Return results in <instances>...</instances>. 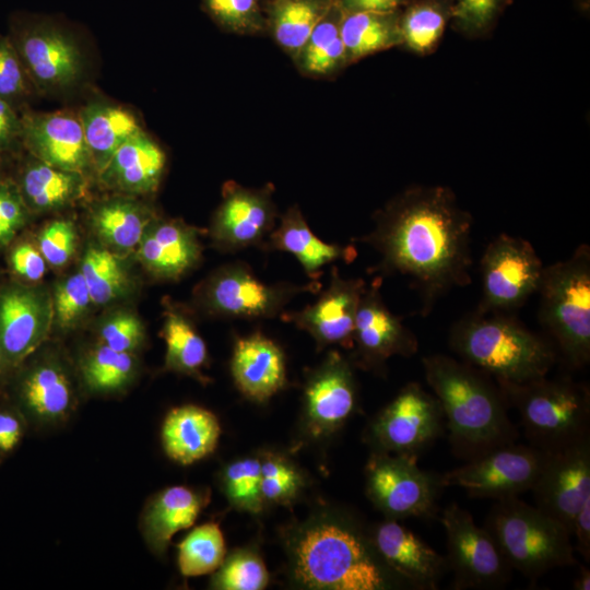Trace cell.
<instances>
[{"mask_svg":"<svg viewBox=\"0 0 590 590\" xmlns=\"http://www.w3.org/2000/svg\"><path fill=\"white\" fill-rule=\"evenodd\" d=\"M21 123V139L35 158L81 174L93 166L79 116L68 111L25 114Z\"/></svg>","mask_w":590,"mask_h":590,"instance_id":"19","label":"cell"},{"mask_svg":"<svg viewBox=\"0 0 590 590\" xmlns=\"http://www.w3.org/2000/svg\"><path fill=\"white\" fill-rule=\"evenodd\" d=\"M213 578V587L223 590H261L269 574L261 558L249 551H238L224 559Z\"/></svg>","mask_w":590,"mask_h":590,"instance_id":"41","label":"cell"},{"mask_svg":"<svg viewBox=\"0 0 590 590\" xmlns=\"http://www.w3.org/2000/svg\"><path fill=\"white\" fill-rule=\"evenodd\" d=\"M508 0H450L453 25L469 35H480L491 28Z\"/></svg>","mask_w":590,"mask_h":590,"instance_id":"44","label":"cell"},{"mask_svg":"<svg viewBox=\"0 0 590 590\" xmlns=\"http://www.w3.org/2000/svg\"><path fill=\"white\" fill-rule=\"evenodd\" d=\"M381 279L366 286L356 311L352 346L355 361L366 369L382 368L394 355L410 357L417 352L414 333L385 304L379 287Z\"/></svg>","mask_w":590,"mask_h":590,"instance_id":"16","label":"cell"},{"mask_svg":"<svg viewBox=\"0 0 590 590\" xmlns=\"http://www.w3.org/2000/svg\"><path fill=\"white\" fill-rule=\"evenodd\" d=\"M162 337L166 344L165 368L200 377L208 361V349L185 311L174 307L166 309Z\"/></svg>","mask_w":590,"mask_h":590,"instance_id":"34","label":"cell"},{"mask_svg":"<svg viewBox=\"0 0 590 590\" xmlns=\"http://www.w3.org/2000/svg\"><path fill=\"white\" fill-rule=\"evenodd\" d=\"M17 186L28 211L46 212L81 198L86 184L81 173L61 169L35 158L25 166Z\"/></svg>","mask_w":590,"mask_h":590,"instance_id":"31","label":"cell"},{"mask_svg":"<svg viewBox=\"0 0 590 590\" xmlns=\"http://www.w3.org/2000/svg\"><path fill=\"white\" fill-rule=\"evenodd\" d=\"M422 363L456 456L469 461L516 442L518 432L508 417V403L492 376L441 354L425 356Z\"/></svg>","mask_w":590,"mask_h":590,"instance_id":"2","label":"cell"},{"mask_svg":"<svg viewBox=\"0 0 590 590\" xmlns=\"http://www.w3.org/2000/svg\"><path fill=\"white\" fill-rule=\"evenodd\" d=\"M206 498L184 485L169 486L154 495L141 516L142 534L150 548L164 553L177 532L196 522Z\"/></svg>","mask_w":590,"mask_h":590,"instance_id":"26","label":"cell"},{"mask_svg":"<svg viewBox=\"0 0 590 590\" xmlns=\"http://www.w3.org/2000/svg\"><path fill=\"white\" fill-rule=\"evenodd\" d=\"M23 435L20 418L11 412L0 411V452L5 453L15 448Z\"/></svg>","mask_w":590,"mask_h":590,"instance_id":"54","label":"cell"},{"mask_svg":"<svg viewBox=\"0 0 590 590\" xmlns=\"http://www.w3.org/2000/svg\"><path fill=\"white\" fill-rule=\"evenodd\" d=\"M405 0H342V5L346 12L373 11L390 12Z\"/></svg>","mask_w":590,"mask_h":590,"instance_id":"56","label":"cell"},{"mask_svg":"<svg viewBox=\"0 0 590 590\" xmlns=\"http://www.w3.org/2000/svg\"><path fill=\"white\" fill-rule=\"evenodd\" d=\"M261 492L266 502L288 504L303 485L300 473L284 457L266 453L260 460Z\"/></svg>","mask_w":590,"mask_h":590,"instance_id":"42","label":"cell"},{"mask_svg":"<svg viewBox=\"0 0 590 590\" xmlns=\"http://www.w3.org/2000/svg\"><path fill=\"white\" fill-rule=\"evenodd\" d=\"M317 280L305 284L261 281L244 262L224 264L213 271L197 288L196 303L206 314L223 318L270 319L284 312L297 295L316 293Z\"/></svg>","mask_w":590,"mask_h":590,"instance_id":"8","label":"cell"},{"mask_svg":"<svg viewBox=\"0 0 590 590\" xmlns=\"http://www.w3.org/2000/svg\"><path fill=\"white\" fill-rule=\"evenodd\" d=\"M231 371L236 387L245 397L263 402L285 385V356L273 340L256 332L236 340Z\"/></svg>","mask_w":590,"mask_h":590,"instance_id":"24","label":"cell"},{"mask_svg":"<svg viewBox=\"0 0 590 590\" xmlns=\"http://www.w3.org/2000/svg\"><path fill=\"white\" fill-rule=\"evenodd\" d=\"M3 364H4V363H3V361H2L1 357H0V371H1V369H2Z\"/></svg>","mask_w":590,"mask_h":590,"instance_id":"58","label":"cell"},{"mask_svg":"<svg viewBox=\"0 0 590 590\" xmlns=\"http://www.w3.org/2000/svg\"><path fill=\"white\" fill-rule=\"evenodd\" d=\"M274 228V211L267 196L234 187L227 189L213 219L211 238L224 252L262 247Z\"/></svg>","mask_w":590,"mask_h":590,"instance_id":"21","label":"cell"},{"mask_svg":"<svg viewBox=\"0 0 590 590\" xmlns=\"http://www.w3.org/2000/svg\"><path fill=\"white\" fill-rule=\"evenodd\" d=\"M440 521L456 589H498L509 581L512 569L493 536L474 522L469 511L451 503L442 510Z\"/></svg>","mask_w":590,"mask_h":590,"instance_id":"12","label":"cell"},{"mask_svg":"<svg viewBox=\"0 0 590 590\" xmlns=\"http://www.w3.org/2000/svg\"><path fill=\"white\" fill-rule=\"evenodd\" d=\"M451 349L496 381L520 384L547 375L554 349L506 312L476 310L450 331Z\"/></svg>","mask_w":590,"mask_h":590,"instance_id":"3","label":"cell"},{"mask_svg":"<svg viewBox=\"0 0 590 590\" xmlns=\"http://www.w3.org/2000/svg\"><path fill=\"white\" fill-rule=\"evenodd\" d=\"M82 377L94 392H111L126 387L135 373L133 354L98 344L83 359Z\"/></svg>","mask_w":590,"mask_h":590,"instance_id":"38","label":"cell"},{"mask_svg":"<svg viewBox=\"0 0 590 590\" xmlns=\"http://www.w3.org/2000/svg\"><path fill=\"white\" fill-rule=\"evenodd\" d=\"M142 266L155 278L177 280L202 256L198 229L179 220L153 219L137 247Z\"/></svg>","mask_w":590,"mask_h":590,"instance_id":"22","label":"cell"},{"mask_svg":"<svg viewBox=\"0 0 590 590\" xmlns=\"http://www.w3.org/2000/svg\"><path fill=\"white\" fill-rule=\"evenodd\" d=\"M338 36H340V27L335 23L320 22L304 46L305 67L308 69Z\"/></svg>","mask_w":590,"mask_h":590,"instance_id":"51","label":"cell"},{"mask_svg":"<svg viewBox=\"0 0 590 590\" xmlns=\"http://www.w3.org/2000/svg\"><path fill=\"white\" fill-rule=\"evenodd\" d=\"M295 579L309 589L379 590L385 574L364 539L334 520L304 528L291 547Z\"/></svg>","mask_w":590,"mask_h":590,"instance_id":"4","label":"cell"},{"mask_svg":"<svg viewBox=\"0 0 590 590\" xmlns=\"http://www.w3.org/2000/svg\"><path fill=\"white\" fill-rule=\"evenodd\" d=\"M54 322L52 300L39 290L12 287L0 294V357L17 363L47 338Z\"/></svg>","mask_w":590,"mask_h":590,"instance_id":"18","label":"cell"},{"mask_svg":"<svg viewBox=\"0 0 590 590\" xmlns=\"http://www.w3.org/2000/svg\"><path fill=\"white\" fill-rule=\"evenodd\" d=\"M484 528L509 567L532 581L554 568L577 564L569 531L517 496L497 500Z\"/></svg>","mask_w":590,"mask_h":590,"instance_id":"6","label":"cell"},{"mask_svg":"<svg viewBox=\"0 0 590 590\" xmlns=\"http://www.w3.org/2000/svg\"><path fill=\"white\" fill-rule=\"evenodd\" d=\"M531 491L535 506L570 533L577 511L590 497V439L566 449L545 452Z\"/></svg>","mask_w":590,"mask_h":590,"instance_id":"15","label":"cell"},{"mask_svg":"<svg viewBox=\"0 0 590 590\" xmlns=\"http://www.w3.org/2000/svg\"><path fill=\"white\" fill-rule=\"evenodd\" d=\"M543 269L528 240L500 234L481 259L482 300L477 309L508 312L519 308L536 293Z\"/></svg>","mask_w":590,"mask_h":590,"instance_id":"11","label":"cell"},{"mask_svg":"<svg viewBox=\"0 0 590 590\" xmlns=\"http://www.w3.org/2000/svg\"><path fill=\"white\" fill-rule=\"evenodd\" d=\"M324 15L317 0H279L274 8V33L290 49L304 47Z\"/></svg>","mask_w":590,"mask_h":590,"instance_id":"39","label":"cell"},{"mask_svg":"<svg viewBox=\"0 0 590 590\" xmlns=\"http://www.w3.org/2000/svg\"><path fill=\"white\" fill-rule=\"evenodd\" d=\"M472 216L441 186L408 189L385 208L368 234L356 238L380 256L374 269L410 281L427 316L455 287L471 283Z\"/></svg>","mask_w":590,"mask_h":590,"instance_id":"1","label":"cell"},{"mask_svg":"<svg viewBox=\"0 0 590 590\" xmlns=\"http://www.w3.org/2000/svg\"><path fill=\"white\" fill-rule=\"evenodd\" d=\"M79 118L93 167L98 173L127 140L142 131L132 113L106 103L88 104L81 110Z\"/></svg>","mask_w":590,"mask_h":590,"instance_id":"29","label":"cell"},{"mask_svg":"<svg viewBox=\"0 0 590 590\" xmlns=\"http://www.w3.org/2000/svg\"><path fill=\"white\" fill-rule=\"evenodd\" d=\"M449 19V3L418 0L400 16L402 43L418 54L429 52L440 40Z\"/></svg>","mask_w":590,"mask_h":590,"instance_id":"36","label":"cell"},{"mask_svg":"<svg viewBox=\"0 0 590 590\" xmlns=\"http://www.w3.org/2000/svg\"><path fill=\"white\" fill-rule=\"evenodd\" d=\"M225 540L216 523H204L188 533L178 545V567L185 577L216 570L224 560Z\"/></svg>","mask_w":590,"mask_h":590,"instance_id":"37","label":"cell"},{"mask_svg":"<svg viewBox=\"0 0 590 590\" xmlns=\"http://www.w3.org/2000/svg\"><path fill=\"white\" fill-rule=\"evenodd\" d=\"M99 339L115 351L133 354L144 341V327L137 315L119 310L101 324Z\"/></svg>","mask_w":590,"mask_h":590,"instance_id":"45","label":"cell"},{"mask_svg":"<svg viewBox=\"0 0 590 590\" xmlns=\"http://www.w3.org/2000/svg\"><path fill=\"white\" fill-rule=\"evenodd\" d=\"M210 13L232 28H244L251 24L256 12V0H205Z\"/></svg>","mask_w":590,"mask_h":590,"instance_id":"49","label":"cell"},{"mask_svg":"<svg viewBox=\"0 0 590 590\" xmlns=\"http://www.w3.org/2000/svg\"><path fill=\"white\" fill-rule=\"evenodd\" d=\"M221 435L217 417L209 410L187 404L168 412L162 425V444L166 455L187 465L209 456Z\"/></svg>","mask_w":590,"mask_h":590,"instance_id":"27","label":"cell"},{"mask_svg":"<svg viewBox=\"0 0 590 590\" xmlns=\"http://www.w3.org/2000/svg\"><path fill=\"white\" fill-rule=\"evenodd\" d=\"M80 272L96 305L118 299L130 286L129 275L119 256L105 247L90 246L82 259Z\"/></svg>","mask_w":590,"mask_h":590,"instance_id":"35","label":"cell"},{"mask_svg":"<svg viewBox=\"0 0 590 590\" xmlns=\"http://www.w3.org/2000/svg\"><path fill=\"white\" fill-rule=\"evenodd\" d=\"M416 455L376 451L366 465V491L374 505L388 519L429 517L438 492L440 475L422 470Z\"/></svg>","mask_w":590,"mask_h":590,"instance_id":"9","label":"cell"},{"mask_svg":"<svg viewBox=\"0 0 590 590\" xmlns=\"http://www.w3.org/2000/svg\"><path fill=\"white\" fill-rule=\"evenodd\" d=\"M346 56L344 44L338 36L331 45L315 60L308 68L309 71L316 73H326Z\"/></svg>","mask_w":590,"mask_h":590,"instance_id":"55","label":"cell"},{"mask_svg":"<svg viewBox=\"0 0 590 590\" xmlns=\"http://www.w3.org/2000/svg\"><path fill=\"white\" fill-rule=\"evenodd\" d=\"M574 589L576 590H589L590 589V571L589 569L581 567L575 581Z\"/></svg>","mask_w":590,"mask_h":590,"instance_id":"57","label":"cell"},{"mask_svg":"<svg viewBox=\"0 0 590 590\" xmlns=\"http://www.w3.org/2000/svg\"><path fill=\"white\" fill-rule=\"evenodd\" d=\"M28 78L10 37L0 36V98L11 101L27 92Z\"/></svg>","mask_w":590,"mask_h":590,"instance_id":"47","label":"cell"},{"mask_svg":"<svg viewBox=\"0 0 590 590\" xmlns=\"http://www.w3.org/2000/svg\"><path fill=\"white\" fill-rule=\"evenodd\" d=\"M28 209L19 186L0 181V246L8 244L25 224Z\"/></svg>","mask_w":590,"mask_h":590,"instance_id":"48","label":"cell"},{"mask_svg":"<svg viewBox=\"0 0 590 590\" xmlns=\"http://www.w3.org/2000/svg\"><path fill=\"white\" fill-rule=\"evenodd\" d=\"M153 219L146 206L128 198L102 201L90 215L92 229L103 247L117 255L137 248Z\"/></svg>","mask_w":590,"mask_h":590,"instance_id":"30","label":"cell"},{"mask_svg":"<svg viewBox=\"0 0 590 590\" xmlns=\"http://www.w3.org/2000/svg\"><path fill=\"white\" fill-rule=\"evenodd\" d=\"M373 545L387 566L421 589H435L446 560L396 519L375 529Z\"/></svg>","mask_w":590,"mask_h":590,"instance_id":"23","label":"cell"},{"mask_svg":"<svg viewBox=\"0 0 590 590\" xmlns=\"http://www.w3.org/2000/svg\"><path fill=\"white\" fill-rule=\"evenodd\" d=\"M262 248L293 255L310 280H317L324 266L335 260L349 262L357 255L353 246H341L319 239L295 208L282 216L280 225L273 228Z\"/></svg>","mask_w":590,"mask_h":590,"instance_id":"28","label":"cell"},{"mask_svg":"<svg viewBox=\"0 0 590 590\" xmlns=\"http://www.w3.org/2000/svg\"><path fill=\"white\" fill-rule=\"evenodd\" d=\"M346 56L361 58L402 43L400 17L396 11L347 12L340 25Z\"/></svg>","mask_w":590,"mask_h":590,"instance_id":"33","label":"cell"},{"mask_svg":"<svg viewBox=\"0 0 590 590\" xmlns=\"http://www.w3.org/2000/svg\"><path fill=\"white\" fill-rule=\"evenodd\" d=\"M356 403L351 363L333 351L305 387V412L311 433L322 435L338 429L352 415Z\"/></svg>","mask_w":590,"mask_h":590,"instance_id":"20","label":"cell"},{"mask_svg":"<svg viewBox=\"0 0 590 590\" xmlns=\"http://www.w3.org/2000/svg\"><path fill=\"white\" fill-rule=\"evenodd\" d=\"M13 271L23 279L37 282L43 279L46 271V260L32 244L17 245L10 257Z\"/></svg>","mask_w":590,"mask_h":590,"instance_id":"50","label":"cell"},{"mask_svg":"<svg viewBox=\"0 0 590 590\" xmlns=\"http://www.w3.org/2000/svg\"><path fill=\"white\" fill-rule=\"evenodd\" d=\"M497 384L508 405L517 409L530 446L554 452L590 439L588 386L546 376L520 384Z\"/></svg>","mask_w":590,"mask_h":590,"instance_id":"5","label":"cell"},{"mask_svg":"<svg viewBox=\"0 0 590 590\" xmlns=\"http://www.w3.org/2000/svg\"><path fill=\"white\" fill-rule=\"evenodd\" d=\"M22 133L21 118L11 103L0 98V151L10 148Z\"/></svg>","mask_w":590,"mask_h":590,"instance_id":"52","label":"cell"},{"mask_svg":"<svg viewBox=\"0 0 590 590\" xmlns=\"http://www.w3.org/2000/svg\"><path fill=\"white\" fill-rule=\"evenodd\" d=\"M21 400L33 418L44 423L59 421L71 409L70 380L56 364L36 366L23 380Z\"/></svg>","mask_w":590,"mask_h":590,"instance_id":"32","label":"cell"},{"mask_svg":"<svg viewBox=\"0 0 590 590\" xmlns=\"http://www.w3.org/2000/svg\"><path fill=\"white\" fill-rule=\"evenodd\" d=\"M328 287L317 300L302 310L283 312L284 321L308 332L319 347L340 344L351 349L359 300L366 288L363 279L342 278L332 268Z\"/></svg>","mask_w":590,"mask_h":590,"instance_id":"17","label":"cell"},{"mask_svg":"<svg viewBox=\"0 0 590 590\" xmlns=\"http://www.w3.org/2000/svg\"><path fill=\"white\" fill-rule=\"evenodd\" d=\"M165 164L163 150L142 130L115 152L99 174L108 187L141 194L157 188Z\"/></svg>","mask_w":590,"mask_h":590,"instance_id":"25","label":"cell"},{"mask_svg":"<svg viewBox=\"0 0 590 590\" xmlns=\"http://www.w3.org/2000/svg\"><path fill=\"white\" fill-rule=\"evenodd\" d=\"M442 423L436 397L409 382L373 421L369 439L376 451L416 455L439 436Z\"/></svg>","mask_w":590,"mask_h":590,"instance_id":"14","label":"cell"},{"mask_svg":"<svg viewBox=\"0 0 590 590\" xmlns=\"http://www.w3.org/2000/svg\"><path fill=\"white\" fill-rule=\"evenodd\" d=\"M576 538L577 551L586 559H590V497L587 498L577 511L570 530Z\"/></svg>","mask_w":590,"mask_h":590,"instance_id":"53","label":"cell"},{"mask_svg":"<svg viewBox=\"0 0 590 590\" xmlns=\"http://www.w3.org/2000/svg\"><path fill=\"white\" fill-rule=\"evenodd\" d=\"M223 485L227 498L236 508L253 514L262 509L264 499L259 459L245 458L232 462L224 471Z\"/></svg>","mask_w":590,"mask_h":590,"instance_id":"40","label":"cell"},{"mask_svg":"<svg viewBox=\"0 0 590 590\" xmlns=\"http://www.w3.org/2000/svg\"><path fill=\"white\" fill-rule=\"evenodd\" d=\"M544 458L545 452L514 442L440 475V483L444 487H462L473 497L496 500L515 497L531 491Z\"/></svg>","mask_w":590,"mask_h":590,"instance_id":"13","label":"cell"},{"mask_svg":"<svg viewBox=\"0 0 590 590\" xmlns=\"http://www.w3.org/2000/svg\"><path fill=\"white\" fill-rule=\"evenodd\" d=\"M536 293L540 322L573 368L590 361V248L580 245L563 261L544 267Z\"/></svg>","mask_w":590,"mask_h":590,"instance_id":"7","label":"cell"},{"mask_svg":"<svg viewBox=\"0 0 590 590\" xmlns=\"http://www.w3.org/2000/svg\"><path fill=\"white\" fill-rule=\"evenodd\" d=\"M78 235L72 222L55 220L46 224L38 235V249L52 267L67 264L75 252Z\"/></svg>","mask_w":590,"mask_h":590,"instance_id":"46","label":"cell"},{"mask_svg":"<svg viewBox=\"0 0 590 590\" xmlns=\"http://www.w3.org/2000/svg\"><path fill=\"white\" fill-rule=\"evenodd\" d=\"M12 40L26 75L40 91L58 92L73 86L83 74V58L74 38L45 20L17 17Z\"/></svg>","mask_w":590,"mask_h":590,"instance_id":"10","label":"cell"},{"mask_svg":"<svg viewBox=\"0 0 590 590\" xmlns=\"http://www.w3.org/2000/svg\"><path fill=\"white\" fill-rule=\"evenodd\" d=\"M51 300L54 322L62 329L75 327L93 304L80 271L67 276L56 285Z\"/></svg>","mask_w":590,"mask_h":590,"instance_id":"43","label":"cell"}]
</instances>
